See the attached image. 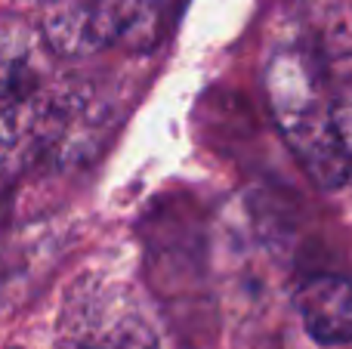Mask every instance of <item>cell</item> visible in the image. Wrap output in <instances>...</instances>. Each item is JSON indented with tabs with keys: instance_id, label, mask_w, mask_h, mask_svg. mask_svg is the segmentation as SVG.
<instances>
[{
	"instance_id": "cell-1",
	"label": "cell",
	"mask_w": 352,
	"mask_h": 349,
	"mask_svg": "<svg viewBox=\"0 0 352 349\" xmlns=\"http://www.w3.org/2000/svg\"><path fill=\"white\" fill-rule=\"evenodd\" d=\"M266 109L306 177L324 192L349 183L352 161L337 133V102L328 99L318 62L306 49L272 53L263 74Z\"/></svg>"
},
{
	"instance_id": "cell-6",
	"label": "cell",
	"mask_w": 352,
	"mask_h": 349,
	"mask_svg": "<svg viewBox=\"0 0 352 349\" xmlns=\"http://www.w3.org/2000/svg\"><path fill=\"white\" fill-rule=\"evenodd\" d=\"M337 133H340V142L352 161V99L337 102Z\"/></svg>"
},
{
	"instance_id": "cell-5",
	"label": "cell",
	"mask_w": 352,
	"mask_h": 349,
	"mask_svg": "<svg viewBox=\"0 0 352 349\" xmlns=\"http://www.w3.org/2000/svg\"><path fill=\"white\" fill-rule=\"evenodd\" d=\"M37 87L34 71V41L25 22L0 16V99L22 102L31 99Z\"/></svg>"
},
{
	"instance_id": "cell-2",
	"label": "cell",
	"mask_w": 352,
	"mask_h": 349,
	"mask_svg": "<svg viewBox=\"0 0 352 349\" xmlns=\"http://www.w3.org/2000/svg\"><path fill=\"white\" fill-rule=\"evenodd\" d=\"M186 0H47L41 37L65 59L124 47L155 49L167 37Z\"/></svg>"
},
{
	"instance_id": "cell-4",
	"label": "cell",
	"mask_w": 352,
	"mask_h": 349,
	"mask_svg": "<svg viewBox=\"0 0 352 349\" xmlns=\"http://www.w3.org/2000/svg\"><path fill=\"white\" fill-rule=\"evenodd\" d=\"M303 328L316 344H352V282L334 272L309 275L294 294Z\"/></svg>"
},
{
	"instance_id": "cell-3",
	"label": "cell",
	"mask_w": 352,
	"mask_h": 349,
	"mask_svg": "<svg viewBox=\"0 0 352 349\" xmlns=\"http://www.w3.org/2000/svg\"><path fill=\"white\" fill-rule=\"evenodd\" d=\"M56 349H161V340L130 284L87 275L62 306Z\"/></svg>"
}]
</instances>
